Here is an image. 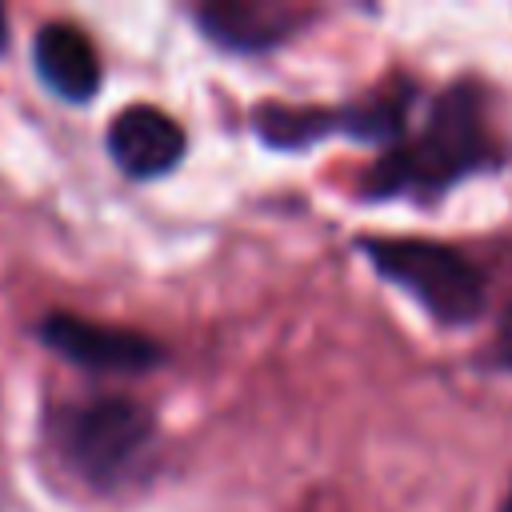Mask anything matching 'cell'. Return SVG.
Returning <instances> with one entry per match:
<instances>
[{"instance_id":"1","label":"cell","mask_w":512,"mask_h":512,"mask_svg":"<svg viewBox=\"0 0 512 512\" xmlns=\"http://www.w3.org/2000/svg\"><path fill=\"white\" fill-rule=\"evenodd\" d=\"M500 164V148L484 124L480 88L460 80L436 96L424 124L404 132L384 156L364 172L360 196L364 200H436L460 180L488 172Z\"/></svg>"},{"instance_id":"2","label":"cell","mask_w":512,"mask_h":512,"mask_svg":"<svg viewBox=\"0 0 512 512\" xmlns=\"http://www.w3.org/2000/svg\"><path fill=\"white\" fill-rule=\"evenodd\" d=\"M360 252L384 280L404 288L436 324L460 328L484 312V272L452 244L412 236H368L360 240Z\"/></svg>"},{"instance_id":"3","label":"cell","mask_w":512,"mask_h":512,"mask_svg":"<svg viewBox=\"0 0 512 512\" xmlns=\"http://www.w3.org/2000/svg\"><path fill=\"white\" fill-rule=\"evenodd\" d=\"M152 412L128 396H100L60 420V456L92 488L120 484L152 444Z\"/></svg>"},{"instance_id":"4","label":"cell","mask_w":512,"mask_h":512,"mask_svg":"<svg viewBox=\"0 0 512 512\" xmlns=\"http://www.w3.org/2000/svg\"><path fill=\"white\" fill-rule=\"evenodd\" d=\"M40 340L56 348L64 360L92 372H148L164 360V348L132 328L96 324L72 312H52L40 320Z\"/></svg>"},{"instance_id":"5","label":"cell","mask_w":512,"mask_h":512,"mask_svg":"<svg viewBox=\"0 0 512 512\" xmlns=\"http://www.w3.org/2000/svg\"><path fill=\"white\" fill-rule=\"evenodd\" d=\"M184 144H188L184 128L152 104H132V108L116 112V120L108 124V152H112L116 168L136 180L172 172L184 156Z\"/></svg>"},{"instance_id":"6","label":"cell","mask_w":512,"mask_h":512,"mask_svg":"<svg viewBox=\"0 0 512 512\" xmlns=\"http://www.w3.org/2000/svg\"><path fill=\"white\" fill-rule=\"evenodd\" d=\"M196 24L212 44L240 56H256L296 36L300 12L276 0H212L196 8Z\"/></svg>"},{"instance_id":"7","label":"cell","mask_w":512,"mask_h":512,"mask_svg":"<svg viewBox=\"0 0 512 512\" xmlns=\"http://www.w3.org/2000/svg\"><path fill=\"white\" fill-rule=\"evenodd\" d=\"M32 60H36L40 80L60 100L84 104L100 88V56H96L88 32L76 28V24H68V20H52V24H44L36 32Z\"/></svg>"},{"instance_id":"8","label":"cell","mask_w":512,"mask_h":512,"mask_svg":"<svg viewBox=\"0 0 512 512\" xmlns=\"http://www.w3.org/2000/svg\"><path fill=\"white\" fill-rule=\"evenodd\" d=\"M496 368H504V372H512V308L500 316V324H496V340H492V356H488Z\"/></svg>"},{"instance_id":"9","label":"cell","mask_w":512,"mask_h":512,"mask_svg":"<svg viewBox=\"0 0 512 512\" xmlns=\"http://www.w3.org/2000/svg\"><path fill=\"white\" fill-rule=\"evenodd\" d=\"M0 48H4V12H0Z\"/></svg>"},{"instance_id":"10","label":"cell","mask_w":512,"mask_h":512,"mask_svg":"<svg viewBox=\"0 0 512 512\" xmlns=\"http://www.w3.org/2000/svg\"><path fill=\"white\" fill-rule=\"evenodd\" d=\"M504 512H512V496H508V500H504Z\"/></svg>"}]
</instances>
